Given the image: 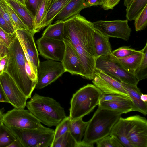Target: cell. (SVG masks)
<instances>
[{
    "instance_id": "cell-38",
    "label": "cell",
    "mask_w": 147,
    "mask_h": 147,
    "mask_svg": "<svg viewBox=\"0 0 147 147\" xmlns=\"http://www.w3.org/2000/svg\"><path fill=\"white\" fill-rule=\"evenodd\" d=\"M0 13L10 27L15 31V25L7 11L5 0H0Z\"/></svg>"
},
{
    "instance_id": "cell-1",
    "label": "cell",
    "mask_w": 147,
    "mask_h": 147,
    "mask_svg": "<svg viewBox=\"0 0 147 147\" xmlns=\"http://www.w3.org/2000/svg\"><path fill=\"white\" fill-rule=\"evenodd\" d=\"M64 23L63 40L69 43L78 55L84 70L82 77L92 80L96 59L92 22L79 14L65 21Z\"/></svg>"
},
{
    "instance_id": "cell-8",
    "label": "cell",
    "mask_w": 147,
    "mask_h": 147,
    "mask_svg": "<svg viewBox=\"0 0 147 147\" xmlns=\"http://www.w3.org/2000/svg\"><path fill=\"white\" fill-rule=\"evenodd\" d=\"M3 122L8 127L23 129L37 128L42 125L28 110L14 108L3 115Z\"/></svg>"
},
{
    "instance_id": "cell-24",
    "label": "cell",
    "mask_w": 147,
    "mask_h": 147,
    "mask_svg": "<svg viewBox=\"0 0 147 147\" xmlns=\"http://www.w3.org/2000/svg\"><path fill=\"white\" fill-rule=\"evenodd\" d=\"M98 107L100 108L118 112L122 114L132 111V105L130 100L118 101H104L100 102Z\"/></svg>"
},
{
    "instance_id": "cell-47",
    "label": "cell",
    "mask_w": 147,
    "mask_h": 147,
    "mask_svg": "<svg viewBox=\"0 0 147 147\" xmlns=\"http://www.w3.org/2000/svg\"><path fill=\"white\" fill-rule=\"evenodd\" d=\"M8 147H23V146L20 140L16 138Z\"/></svg>"
},
{
    "instance_id": "cell-27",
    "label": "cell",
    "mask_w": 147,
    "mask_h": 147,
    "mask_svg": "<svg viewBox=\"0 0 147 147\" xmlns=\"http://www.w3.org/2000/svg\"><path fill=\"white\" fill-rule=\"evenodd\" d=\"M147 0H132L126 9V17L129 21L134 20L146 5Z\"/></svg>"
},
{
    "instance_id": "cell-21",
    "label": "cell",
    "mask_w": 147,
    "mask_h": 147,
    "mask_svg": "<svg viewBox=\"0 0 147 147\" xmlns=\"http://www.w3.org/2000/svg\"><path fill=\"white\" fill-rule=\"evenodd\" d=\"M109 38L105 36L94 29L93 43L95 57L110 54L112 49Z\"/></svg>"
},
{
    "instance_id": "cell-9",
    "label": "cell",
    "mask_w": 147,
    "mask_h": 147,
    "mask_svg": "<svg viewBox=\"0 0 147 147\" xmlns=\"http://www.w3.org/2000/svg\"><path fill=\"white\" fill-rule=\"evenodd\" d=\"M92 23L94 29L108 38H116L127 41L131 36V30L127 20H98Z\"/></svg>"
},
{
    "instance_id": "cell-11",
    "label": "cell",
    "mask_w": 147,
    "mask_h": 147,
    "mask_svg": "<svg viewBox=\"0 0 147 147\" xmlns=\"http://www.w3.org/2000/svg\"><path fill=\"white\" fill-rule=\"evenodd\" d=\"M127 137L132 147H147V121L139 115L126 118Z\"/></svg>"
},
{
    "instance_id": "cell-17",
    "label": "cell",
    "mask_w": 147,
    "mask_h": 147,
    "mask_svg": "<svg viewBox=\"0 0 147 147\" xmlns=\"http://www.w3.org/2000/svg\"><path fill=\"white\" fill-rule=\"evenodd\" d=\"M71 0H47L45 15L40 29L48 26L64 7Z\"/></svg>"
},
{
    "instance_id": "cell-39",
    "label": "cell",
    "mask_w": 147,
    "mask_h": 147,
    "mask_svg": "<svg viewBox=\"0 0 147 147\" xmlns=\"http://www.w3.org/2000/svg\"><path fill=\"white\" fill-rule=\"evenodd\" d=\"M15 34H12L8 33L0 26V44L9 48Z\"/></svg>"
},
{
    "instance_id": "cell-22",
    "label": "cell",
    "mask_w": 147,
    "mask_h": 147,
    "mask_svg": "<svg viewBox=\"0 0 147 147\" xmlns=\"http://www.w3.org/2000/svg\"><path fill=\"white\" fill-rule=\"evenodd\" d=\"M143 56V53L141 50L123 58H117L112 56L126 71L134 74L140 63Z\"/></svg>"
},
{
    "instance_id": "cell-44",
    "label": "cell",
    "mask_w": 147,
    "mask_h": 147,
    "mask_svg": "<svg viewBox=\"0 0 147 147\" xmlns=\"http://www.w3.org/2000/svg\"><path fill=\"white\" fill-rule=\"evenodd\" d=\"M86 4L88 7L95 5H103L106 0H85Z\"/></svg>"
},
{
    "instance_id": "cell-4",
    "label": "cell",
    "mask_w": 147,
    "mask_h": 147,
    "mask_svg": "<svg viewBox=\"0 0 147 147\" xmlns=\"http://www.w3.org/2000/svg\"><path fill=\"white\" fill-rule=\"evenodd\" d=\"M121 115L98 107L89 120L82 140L93 147L94 143L110 134Z\"/></svg>"
},
{
    "instance_id": "cell-7",
    "label": "cell",
    "mask_w": 147,
    "mask_h": 147,
    "mask_svg": "<svg viewBox=\"0 0 147 147\" xmlns=\"http://www.w3.org/2000/svg\"><path fill=\"white\" fill-rule=\"evenodd\" d=\"M95 69L102 71L121 82L137 85L139 82L134 74L126 71L110 54L97 58Z\"/></svg>"
},
{
    "instance_id": "cell-6",
    "label": "cell",
    "mask_w": 147,
    "mask_h": 147,
    "mask_svg": "<svg viewBox=\"0 0 147 147\" xmlns=\"http://www.w3.org/2000/svg\"><path fill=\"white\" fill-rule=\"evenodd\" d=\"M9 127L23 147H50L53 142L55 130L42 125L33 129Z\"/></svg>"
},
{
    "instance_id": "cell-41",
    "label": "cell",
    "mask_w": 147,
    "mask_h": 147,
    "mask_svg": "<svg viewBox=\"0 0 147 147\" xmlns=\"http://www.w3.org/2000/svg\"><path fill=\"white\" fill-rule=\"evenodd\" d=\"M0 26L8 33L14 34L15 31L9 25L0 13Z\"/></svg>"
},
{
    "instance_id": "cell-36",
    "label": "cell",
    "mask_w": 147,
    "mask_h": 147,
    "mask_svg": "<svg viewBox=\"0 0 147 147\" xmlns=\"http://www.w3.org/2000/svg\"><path fill=\"white\" fill-rule=\"evenodd\" d=\"M138 51L130 47L123 46L112 51L110 55L115 57L121 58L133 54Z\"/></svg>"
},
{
    "instance_id": "cell-52",
    "label": "cell",
    "mask_w": 147,
    "mask_h": 147,
    "mask_svg": "<svg viewBox=\"0 0 147 147\" xmlns=\"http://www.w3.org/2000/svg\"><path fill=\"white\" fill-rule=\"evenodd\" d=\"M24 0V1H25V0Z\"/></svg>"
},
{
    "instance_id": "cell-2",
    "label": "cell",
    "mask_w": 147,
    "mask_h": 147,
    "mask_svg": "<svg viewBox=\"0 0 147 147\" xmlns=\"http://www.w3.org/2000/svg\"><path fill=\"white\" fill-rule=\"evenodd\" d=\"M8 62L5 70L28 99L31 98L36 85L30 78L26 67V58L15 34L9 48Z\"/></svg>"
},
{
    "instance_id": "cell-42",
    "label": "cell",
    "mask_w": 147,
    "mask_h": 147,
    "mask_svg": "<svg viewBox=\"0 0 147 147\" xmlns=\"http://www.w3.org/2000/svg\"><path fill=\"white\" fill-rule=\"evenodd\" d=\"M121 0H106L102 7L104 9L107 10L112 9L119 3Z\"/></svg>"
},
{
    "instance_id": "cell-13",
    "label": "cell",
    "mask_w": 147,
    "mask_h": 147,
    "mask_svg": "<svg viewBox=\"0 0 147 147\" xmlns=\"http://www.w3.org/2000/svg\"><path fill=\"white\" fill-rule=\"evenodd\" d=\"M40 54L47 59L61 62L65 49L64 41L42 36L36 41Z\"/></svg>"
},
{
    "instance_id": "cell-23",
    "label": "cell",
    "mask_w": 147,
    "mask_h": 147,
    "mask_svg": "<svg viewBox=\"0 0 147 147\" xmlns=\"http://www.w3.org/2000/svg\"><path fill=\"white\" fill-rule=\"evenodd\" d=\"M110 135L116 136L124 147H132L127 137L126 118L120 117L113 128Z\"/></svg>"
},
{
    "instance_id": "cell-43",
    "label": "cell",
    "mask_w": 147,
    "mask_h": 147,
    "mask_svg": "<svg viewBox=\"0 0 147 147\" xmlns=\"http://www.w3.org/2000/svg\"><path fill=\"white\" fill-rule=\"evenodd\" d=\"M8 55L0 58V75L5 71L8 62Z\"/></svg>"
},
{
    "instance_id": "cell-46",
    "label": "cell",
    "mask_w": 147,
    "mask_h": 147,
    "mask_svg": "<svg viewBox=\"0 0 147 147\" xmlns=\"http://www.w3.org/2000/svg\"><path fill=\"white\" fill-rule=\"evenodd\" d=\"M9 48L0 44V58L8 54Z\"/></svg>"
},
{
    "instance_id": "cell-18",
    "label": "cell",
    "mask_w": 147,
    "mask_h": 147,
    "mask_svg": "<svg viewBox=\"0 0 147 147\" xmlns=\"http://www.w3.org/2000/svg\"><path fill=\"white\" fill-rule=\"evenodd\" d=\"M121 82L130 99L132 105V111H138L146 115L147 102L141 100L140 98L141 93L137 85Z\"/></svg>"
},
{
    "instance_id": "cell-12",
    "label": "cell",
    "mask_w": 147,
    "mask_h": 147,
    "mask_svg": "<svg viewBox=\"0 0 147 147\" xmlns=\"http://www.w3.org/2000/svg\"><path fill=\"white\" fill-rule=\"evenodd\" d=\"M15 34L22 47L26 60L37 74L40 61L34 38V34L26 29L16 30Z\"/></svg>"
},
{
    "instance_id": "cell-34",
    "label": "cell",
    "mask_w": 147,
    "mask_h": 147,
    "mask_svg": "<svg viewBox=\"0 0 147 147\" xmlns=\"http://www.w3.org/2000/svg\"><path fill=\"white\" fill-rule=\"evenodd\" d=\"M134 20L136 31L145 29L147 25V5Z\"/></svg>"
},
{
    "instance_id": "cell-31",
    "label": "cell",
    "mask_w": 147,
    "mask_h": 147,
    "mask_svg": "<svg viewBox=\"0 0 147 147\" xmlns=\"http://www.w3.org/2000/svg\"><path fill=\"white\" fill-rule=\"evenodd\" d=\"M71 122L69 117L66 116L56 126L53 142L65 133L69 131Z\"/></svg>"
},
{
    "instance_id": "cell-30",
    "label": "cell",
    "mask_w": 147,
    "mask_h": 147,
    "mask_svg": "<svg viewBox=\"0 0 147 147\" xmlns=\"http://www.w3.org/2000/svg\"><path fill=\"white\" fill-rule=\"evenodd\" d=\"M143 56L139 65L135 70L134 75L138 81L145 79L147 77V42L142 49Z\"/></svg>"
},
{
    "instance_id": "cell-49",
    "label": "cell",
    "mask_w": 147,
    "mask_h": 147,
    "mask_svg": "<svg viewBox=\"0 0 147 147\" xmlns=\"http://www.w3.org/2000/svg\"><path fill=\"white\" fill-rule=\"evenodd\" d=\"M132 1V0H124V5L127 7L130 4Z\"/></svg>"
},
{
    "instance_id": "cell-5",
    "label": "cell",
    "mask_w": 147,
    "mask_h": 147,
    "mask_svg": "<svg viewBox=\"0 0 147 147\" xmlns=\"http://www.w3.org/2000/svg\"><path fill=\"white\" fill-rule=\"evenodd\" d=\"M102 92L94 84H88L74 94L70 101L71 121L83 118L91 112L99 102Z\"/></svg>"
},
{
    "instance_id": "cell-15",
    "label": "cell",
    "mask_w": 147,
    "mask_h": 147,
    "mask_svg": "<svg viewBox=\"0 0 147 147\" xmlns=\"http://www.w3.org/2000/svg\"><path fill=\"white\" fill-rule=\"evenodd\" d=\"M0 83L9 103L15 108L24 109L27 98L6 72H3L0 75Z\"/></svg>"
},
{
    "instance_id": "cell-48",
    "label": "cell",
    "mask_w": 147,
    "mask_h": 147,
    "mask_svg": "<svg viewBox=\"0 0 147 147\" xmlns=\"http://www.w3.org/2000/svg\"><path fill=\"white\" fill-rule=\"evenodd\" d=\"M140 98L142 101L147 102V95L141 93L140 96Z\"/></svg>"
},
{
    "instance_id": "cell-20",
    "label": "cell",
    "mask_w": 147,
    "mask_h": 147,
    "mask_svg": "<svg viewBox=\"0 0 147 147\" xmlns=\"http://www.w3.org/2000/svg\"><path fill=\"white\" fill-rule=\"evenodd\" d=\"M11 7L28 29L34 34V18L26 7L15 0H5Z\"/></svg>"
},
{
    "instance_id": "cell-33",
    "label": "cell",
    "mask_w": 147,
    "mask_h": 147,
    "mask_svg": "<svg viewBox=\"0 0 147 147\" xmlns=\"http://www.w3.org/2000/svg\"><path fill=\"white\" fill-rule=\"evenodd\" d=\"M46 2L47 0H43L41 1L34 18V28L36 33L40 30V25L45 15Z\"/></svg>"
},
{
    "instance_id": "cell-51",
    "label": "cell",
    "mask_w": 147,
    "mask_h": 147,
    "mask_svg": "<svg viewBox=\"0 0 147 147\" xmlns=\"http://www.w3.org/2000/svg\"><path fill=\"white\" fill-rule=\"evenodd\" d=\"M17 1L18 2H20L22 5H23L24 6H25V1L24 0H15Z\"/></svg>"
},
{
    "instance_id": "cell-10",
    "label": "cell",
    "mask_w": 147,
    "mask_h": 147,
    "mask_svg": "<svg viewBox=\"0 0 147 147\" xmlns=\"http://www.w3.org/2000/svg\"><path fill=\"white\" fill-rule=\"evenodd\" d=\"M65 71L61 62L47 59L40 62L37 69L35 89H42L55 81Z\"/></svg>"
},
{
    "instance_id": "cell-26",
    "label": "cell",
    "mask_w": 147,
    "mask_h": 147,
    "mask_svg": "<svg viewBox=\"0 0 147 147\" xmlns=\"http://www.w3.org/2000/svg\"><path fill=\"white\" fill-rule=\"evenodd\" d=\"M83 118H81L74 121H71L69 132L78 143H80L84 135L89 120L87 122L84 121Z\"/></svg>"
},
{
    "instance_id": "cell-37",
    "label": "cell",
    "mask_w": 147,
    "mask_h": 147,
    "mask_svg": "<svg viewBox=\"0 0 147 147\" xmlns=\"http://www.w3.org/2000/svg\"><path fill=\"white\" fill-rule=\"evenodd\" d=\"M129 100H131L130 98L128 96L118 94H105L102 93L99 102L104 101L114 102Z\"/></svg>"
},
{
    "instance_id": "cell-50",
    "label": "cell",
    "mask_w": 147,
    "mask_h": 147,
    "mask_svg": "<svg viewBox=\"0 0 147 147\" xmlns=\"http://www.w3.org/2000/svg\"><path fill=\"white\" fill-rule=\"evenodd\" d=\"M3 115L2 110L0 109V123L3 122Z\"/></svg>"
},
{
    "instance_id": "cell-45",
    "label": "cell",
    "mask_w": 147,
    "mask_h": 147,
    "mask_svg": "<svg viewBox=\"0 0 147 147\" xmlns=\"http://www.w3.org/2000/svg\"><path fill=\"white\" fill-rule=\"evenodd\" d=\"M0 102L9 103L2 87L0 83Z\"/></svg>"
},
{
    "instance_id": "cell-35",
    "label": "cell",
    "mask_w": 147,
    "mask_h": 147,
    "mask_svg": "<svg viewBox=\"0 0 147 147\" xmlns=\"http://www.w3.org/2000/svg\"><path fill=\"white\" fill-rule=\"evenodd\" d=\"M7 11L12 20L14 23L16 30H28L11 7L5 0Z\"/></svg>"
},
{
    "instance_id": "cell-14",
    "label": "cell",
    "mask_w": 147,
    "mask_h": 147,
    "mask_svg": "<svg viewBox=\"0 0 147 147\" xmlns=\"http://www.w3.org/2000/svg\"><path fill=\"white\" fill-rule=\"evenodd\" d=\"M92 80L93 84L103 93L118 94L129 97L120 82L99 69H95Z\"/></svg>"
},
{
    "instance_id": "cell-40",
    "label": "cell",
    "mask_w": 147,
    "mask_h": 147,
    "mask_svg": "<svg viewBox=\"0 0 147 147\" xmlns=\"http://www.w3.org/2000/svg\"><path fill=\"white\" fill-rule=\"evenodd\" d=\"M43 0H25L27 9L34 18L37 9Z\"/></svg>"
},
{
    "instance_id": "cell-28",
    "label": "cell",
    "mask_w": 147,
    "mask_h": 147,
    "mask_svg": "<svg viewBox=\"0 0 147 147\" xmlns=\"http://www.w3.org/2000/svg\"><path fill=\"white\" fill-rule=\"evenodd\" d=\"M82 147L81 142L80 143H78L72 136L69 131H68L54 142L50 147Z\"/></svg>"
},
{
    "instance_id": "cell-16",
    "label": "cell",
    "mask_w": 147,
    "mask_h": 147,
    "mask_svg": "<svg viewBox=\"0 0 147 147\" xmlns=\"http://www.w3.org/2000/svg\"><path fill=\"white\" fill-rule=\"evenodd\" d=\"M64 41L65 44V49L61 63L65 72L82 76L84 70L78 55L69 43Z\"/></svg>"
},
{
    "instance_id": "cell-32",
    "label": "cell",
    "mask_w": 147,
    "mask_h": 147,
    "mask_svg": "<svg viewBox=\"0 0 147 147\" xmlns=\"http://www.w3.org/2000/svg\"><path fill=\"white\" fill-rule=\"evenodd\" d=\"M97 147H121L124 146L115 136L109 135L96 143Z\"/></svg>"
},
{
    "instance_id": "cell-19",
    "label": "cell",
    "mask_w": 147,
    "mask_h": 147,
    "mask_svg": "<svg viewBox=\"0 0 147 147\" xmlns=\"http://www.w3.org/2000/svg\"><path fill=\"white\" fill-rule=\"evenodd\" d=\"M87 7L85 0H71L56 16L55 22H64Z\"/></svg>"
},
{
    "instance_id": "cell-25",
    "label": "cell",
    "mask_w": 147,
    "mask_h": 147,
    "mask_svg": "<svg viewBox=\"0 0 147 147\" xmlns=\"http://www.w3.org/2000/svg\"><path fill=\"white\" fill-rule=\"evenodd\" d=\"M64 22H55L50 24L43 32L42 36L51 39L63 41Z\"/></svg>"
},
{
    "instance_id": "cell-29",
    "label": "cell",
    "mask_w": 147,
    "mask_h": 147,
    "mask_svg": "<svg viewBox=\"0 0 147 147\" xmlns=\"http://www.w3.org/2000/svg\"><path fill=\"white\" fill-rule=\"evenodd\" d=\"M16 138L9 127L3 122L0 123V147H8Z\"/></svg>"
},
{
    "instance_id": "cell-3",
    "label": "cell",
    "mask_w": 147,
    "mask_h": 147,
    "mask_svg": "<svg viewBox=\"0 0 147 147\" xmlns=\"http://www.w3.org/2000/svg\"><path fill=\"white\" fill-rule=\"evenodd\" d=\"M28 110L41 123L56 126L66 116L60 104L52 98L35 93L26 105Z\"/></svg>"
}]
</instances>
